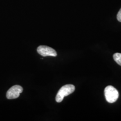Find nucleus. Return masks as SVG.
Listing matches in <instances>:
<instances>
[{"instance_id": "f257e3e1", "label": "nucleus", "mask_w": 121, "mask_h": 121, "mask_svg": "<svg viewBox=\"0 0 121 121\" xmlns=\"http://www.w3.org/2000/svg\"><path fill=\"white\" fill-rule=\"evenodd\" d=\"M75 90V87L73 85H65L59 90L56 95V100L57 103H60L63 100L65 96L73 93Z\"/></svg>"}, {"instance_id": "39448f33", "label": "nucleus", "mask_w": 121, "mask_h": 121, "mask_svg": "<svg viewBox=\"0 0 121 121\" xmlns=\"http://www.w3.org/2000/svg\"><path fill=\"white\" fill-rule=\"evenodd\" d=\"M113 58L118 64L121 66V53H116L114 54H113Z\"/></svg>"}, {"instance_id": "423d86ee", "label": "nucleus", "mask_w": 121, "mask_h": 121, "mask_svg": "<svg viewBox=\"0 0 121 121\" xmlns=\"http://www.w3.org/2000/svg\"><path fill=\"white\" fill-rule=\"evenodd\" d=\"M117 20L119 21V22H121V9L119 10V12L117 13Z\"/></svg>"}, {"instance_id": "f03ea898", "label": "nucleus", "mask_w": 121, "mask_h": 121, "mask_svg": "<svg viewBox=\"0 0 121 121\" xmlns=\"http://www.w3.org/2000/svg\"><path fill=\"white\" fill-rule=\"evenodd\" d=\"M104 95L107 101L109 103L116 102L119 97L118 90L112 86H108L104 89Z\"/></svg>"}, {"instance_id": "7ed1b4c3", "label": "nucleus", "mask_w": 121, "mask_h": 121, "mask_svg": "<svg viewBox=\"0 0 121 121\" xmlns=\"http://www.w3.org/2000/svg\"><path fill=\"white\" fill-rule=\"evenodd\" d=\"M37 52L42 56L56 57L57 53L56 51L52 48L45 45H40L37 48Z\"/></svg>"}, {"instance_id": "20e7f679", "label": "nucleus", "mask_w": 121, "mask_h": 121, "mask_svg": "<svg viewBox=\"0 0 121 121\" xmlns=\"http://www.w3.org/2000/svg\"><path fill=\"white\" fill-rule=\"evenodd\" d=\"M23 91L22 87L20 85L13 86L7 91L6 94V97L9 99H13L17 98L20 96V94Z\"/></svg>"}]
</instances>
